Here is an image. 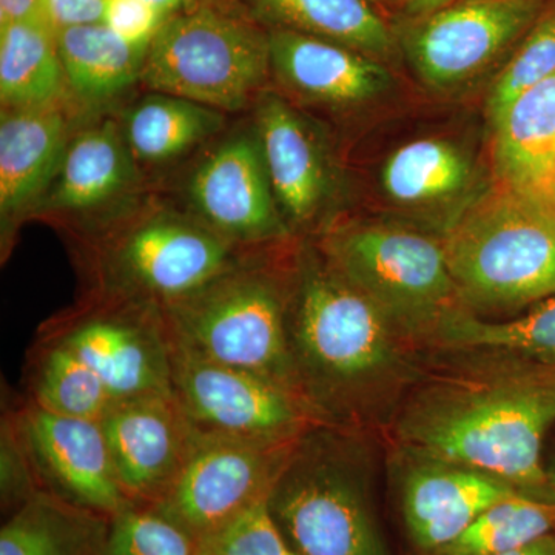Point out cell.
Segmentation results:
<instances>
[{"label": "cell", "mask_w": 555, "mask_h": 555, "mask_svg": "<svg viewBox=\"0 0 555 555\" xmlns=\"http://www.w3.org/2000/svg\"><path fill=\"white\" fill-rule=\"evenodd\" d=\"M426 374L382 437L389 448L473 467L555 503L543 466L555 379L495 358L426 356Z\"/></svg>", "instance_id": "cell-1"}, {"label": "cell", "mask_w": 555, "mask_h": 555, "mask_svg": "<svg viewBox=\"0 0 555 555\" xmlns=\"http://www.w3.org/2000/svg\"><path fill=\"white\" fill-rule=\"evenodd\" d=\"M287 338L299 396L323 425L382 436L426 374L425 356L318 247L291 266Z\"/></svg>", "instance_id": "cell-2"}, {"label": "cell", "mask_w": 555, "mask_h": 555, "mask_svg": "<svg viewBox=\"0 0 555 555\" xmlns=\"http://www.w3.org/2000/svg\"><path fill=\"white\" fill-rule=\"evenodd\" d=\"M377 436L318 425L295 447L269 507L297 555H392L374 505Z\"/></svg>", "instance_id": "cell-3"}, {"label": "cell", "mask_w": 555, "mask_h": 555, "mask_svg": "<svg viewBox=\"0 0 555 555\" xmlns=\"http://www.w3.org/2000/svg\"><path fill=\"white\" fill-rule=\"evenodd\" d=\"M441 238L460 301L474 315L528 309L555 295V210L543 201L496 182Z\"/></svg>", "instance_id": "cell-4"}, {"label": "cell", "mask_w": 555, "mask_h": 555, "mask_svg": "<svg viewBox=\"0 0 555 555\" xmlns=\"http://www.w3.org/2000/svg\"><path fill=\"white\" fill-rule=\"evenodd\" d=\"M318 248L422 356L438 328L466 310L441 236L397 222L353 221L328 230Z\"/></svg>", "instance_id": "cell-5"}, {"label": "cell", "mask_w": 555, "mask_h": 555, "mask_svg": "<svg viewBox=\"0 0 555 555\" xmlns=\"http://www.w3.org/2000/svg\"><path fill=\"white\" fill-rule=\"evenodd\" d=\"M288 284L291 268L244 257L195 294L163 308L171 339L193 356L254 372L301 398L288 353Z\"/></svg>", "instance_id": "cell-6"}, {"label": "cell", "mask_w": 555, "mask_h": 555, "mask_svg": "<svg viewBox=\"0 0 555 555\" xmlns=\"http://www.w3.org/2000/svg\"><path fill=\"white\" fill-rule=\"evenodd\" d=\"M270 68L269 35L203 3L164 22L141 80L156 93L236 112L257 94Z\"/></svg>", "instance_id": "cell-7"}, {"label": "cell", "mask_w": 555, "mask_h": 555, "mask_svg": "<svg viewBox=\"0 0 555 555\" xmlns=\"http://www.w3.org/2000/svg\"><path fill=\"white\" fill-rule=\"evenodd\" d=\"M243 258L240 246L206 224L177 217L145 219L102 244L98 298L166 308L207 286Z\"/></svg>", "instance_id": "cell-8"}, {"label": "cell", "mask_w": 555, "mask_h": 555, "mask_svg": "<svg viewBox=\"0 0 555 555\" xmlns=\"http://www.w3.org/2000/svg\"><path fill=\"white\" fill-rule=\"evenodd\" d=\"M39 338L72 349L116 401L171 392L173 339L158 305L96 298L47 323Z\"/></svg>", "instance_id": "cell-9"}, {"label": "cell", "mask_w": 555, "mask_h": 555, "mask_svg": "<svg viewBox=\"0 0 555 555\" xmlns=\"http://www.w3.org/2000/svg\"><path fill=\"white\" fill-rule=\"evenodd\" d=\"M171 392L201 436L291 441L323 423L287 387L173 343Z\"/></svg>", "instance_id": "cell-10"}, {"label": "cell", "mask_w": 555, "mask_h": 555, "mask_svg": "<svg viewBox=\"0 0 555 555\" xmlns=\"http://www.w3.org/2000/svg\"><path fill=\"white\" fill-rule=\"evenodd\" d=\"M299 438L264 441L203 436L184 473L155 507L201 542L269 496Z\"/></svg>", "instance_id": "cell-11"}, {"label": "cell", "mask_w": 555, "mask_h": 555, "mask_svg": "<svg viewBox=\"0 0 555 555\" xmlns=\"http://www.w3.org/2000/svg\"><path fill=\"white\" fill-rule=\"evenodd\" d=\"M545 11V0H459L416 17L404 50L418 78L451 90L485 72Z\"/></svg>", "instance_id": "cell-12"}, {"label": "cell", "mask_w": 555, "mask_h": 555, "mask_svg": "<svg viewBox=\"0 0 555 555\" xmlns=\"http://www.w3.org/2000/svg\"><path fill=\"white\" fill-rule=\"evenodd\" d=\"M9 408L40 491L107 517L130 505L101 422L53 414L25 398Z\"/></svg>", "instance_id": "cell-13"}, {"label": "cell", "mask_w": 555, "mask_h": 555, "mask_svg": "<svg viewBox=\"0 0 555 555\" xmlns=\"http://www.w3.org/2000/svg\"><path fill=\"white\" fill-rule=\"evenodd\" d=\"M101 425L120 488L138 505L169 494L203 438L173 392L115 401Z\"/></svg>", "instance_id": "cell-14"}, {"label": "cell", "mask_w": 555, "mask_h": 555, "mask_svg": "<svg viewBox=\"0 0 555 555\" xmlns=\"http://www.w3.org/2000/svg\"><path fill=\"white\" fill-rule=\"evenodd\" d=\"M404 531L416 555H429L456 539L486 509L524 494L494 476L443 460L389 448Z\"/></svg>", "instance_id": "cell-15"}, {"label": "cell", "mask_w": 555, "mask_h": 555, "mask_svg": "<svg viewBox=\"0 0 555 555\" xmlns=\"http://www.w3.org/2000/svg\"><path fill=\"white\" fill-rule=\"evenodd\" d=\"M190 198L204 224L236 246L287 236L258 139L235 138L211 153L190 182Z\"/></svg>", "instance_id": "cell-16"}, {"label": "cell", "mask_w": 555, "mask_h": 555, "mask_svg": "<svg viewBox=\"0 0 555 555\" xmlns=\"http://www.w3.org/2000/svg\"><path fill=\"white\" fill-rule=\"evenodd\" d=\"M269 43L278 78L310 101L358 107L392 89V76L382 62L334 40L275 28Z\"/></svg>", "instance_id": "cell-17"}, {"label": "cell", "mask_w": 555, "mask_h": 555, "mask_svg": "<svg viewBox=\"0 0 555 555\" xmlns=\"http://www.w3.org/2000/svg\"><path fill=\"white\" fill-rule=\"evenodd\" d=\"M257 126L276 203L295 224H309L320 214L328 192L326 158L315 134L275 94H266L259 102Z\"/></svg>", "instance_id": "cell-18"}, {"label": "cell", "mask_w": 555, "mask_h": 555, "mask_svg": "<svg viewBox=\"0 0 555 555\" xmlns=\"http://www.w3.org/2000/svg\"><path fill=\"white\" fill-rule=\"evenodd\" d=\"M492 130L496 182L553 207L555 73L521 94Z\"/></svg>", "instance_id": "cell-19"}, {"label": "cell", "mask_w": 555, "mask_h": 555, "mask_svg": "<svg viewBox=\"0 0 555 555\" xmlns=\"http://www.w3.org/2000/svg\"><path fill=\"white\" fill-rule=\"evenodd\" d=\"M65 119L54 104L3 108L0 124V214L3 229L56 178Z\"/></svg>", "instance_id": "cell-20"}, {"label": "cell", "mask_w": 555, "mask_h": 555, "mask_svg": "<svg viewBox=\"0 0 555 555\" xmlns=\"http://www.w3.org/2000/svg\"><path fill=\"white\" fill-rule=\"evenodd\" d=\"M425 356L495 358L555 366V295L509 320H485L463 310L438 328Z\"/></svg>", "instance_id": "cell-21"}, {"label": "cell", "mask_w": 555, "mask_h": 555, "mask_svg": "<svg viewBox=\"0 0 555 555\" xmlns=\"http://www.w3.org/2000/svg\"><path fill=\"white\" fill-rule=\"evenodd\" d=\"M109 517L39 491L0 529V555H101Z\"/></svg>", "instance_id": "cell-22"}, {"label": "cell", "mask_w": 555, "mask_h": 555, "mask_svg": "<svg viewBox=\"0 0 555 555\" xmlns=\"http://www.w3.org/2000/svg\"><path fill=\"white\" fill-rule=\"evenodd\" d=\"M383 192L403 207H433L465 195L476 179L473 158L455 142L414 139L383 164Z\"/></svg>", "instance_id": "cell-23"}, {"label": "cell", "mask_w": 555, "mask_h": 555, "mask_svg": "<svg viewBox=\"0 0 555 555\" xmlns=\"http://www.w3.org/2000/svg\"><path fill=\"white\" fill-rule=\"evenodd\" d=\"M255 13L286 28L343 43L382 61L396 47L372 0H244Z\"/></svg>", "instance_id": "cell-24"}, {"label": "cell", "mask_w": 555, "mask_h": 555, "mask_svg": "<svg viewBox=\"0 0 555 555\" xmlns=\"http://www.w3.org/2000/svg\"><path fill=\"white\" fill-rule=\"evenodd\" d=\"M131 158L126 137L112 120L83 131L65 150L51 206L82 210L107 203L129 185Z\"/></svg>", "instance_id": "cell-25"}, {"label": "cell", "mask_w": 555, "mask_h": 555, "mask_svg": "<svg viewBox=\"0 0 555 555\" xmlns=\"http://www.w3.org/2000/svg\"><path fill=\"white\" fill-rule=\"evenodd\" d=\"M25 390V400L43 411L93 422H102L116 401L72 349L39 337L27 357Z\"/></svg>", "instance_id": "cell-26"}, {"label": "cell", "mask_w": 555, "mask_h": 555, "mask_svg": "<svg viewBox=\"0 0 555 555\" xmlns=\"http://www.w3.org/2000/svg\"><path fill=\"white\" fill-rule=\"evenodd\" d=\"M65 79L56 35L43 17L0 27V98L3 108L54 104Z\"/></svg>", "instance_id": "cell-27"}, {"label": "cell", "mask_w": 555, "mask_h": 555, "mask_svg": "<svg viewBox=\"0 0 555 555\" xmlns=\"http://www.w3.org/2000/svg\"><path fill=\"white\" fill-rule=\"evenodd\" d=\"M65 79L83 100L104 101L141 79L149 49L119 38L105 24L56 33Z\"/></svg>", "instance_id": "cell-28"}, {"label": "cell", "mask_w": 555, "mask_h": 555, "mask_svg": "<svg viewBox=\"0 0 555 555\" xmlns=\"http://www.w3.org/2000/svg\"><path fill=\"white\" fill-rule=\"evenodd\" d=\"M222 120L218 109L158 93L131 108L124 137L134 159L167 163L217 133Z\"/></svg>", "instance_id": "cell-29"}, {"label": "cell", "mask_w": 555, "mask_h": 555, "mask_svg": "<svg viewBox=\"0 0 555 555\" xmlns=\"http://www.w3.org/2000/svg\"><path fill=\"white\" fill-rule=\"evenodd\" d=\"M555 532V503L526 494L486 509L451 543L429 555H502Z\"/></svg>", "instance_id": "cell-30"}, {"label": "cell", "mask_w": 555, "mask_h": 555, "mask_svg": "<svg viewBox=\"0 0 555 555\" xmlns=\"http://www.w3.org/2000/svg\"><path fill=\"white\" fill-rule=\"evenodd\" d=\"M555 73V5L526 33L520 47L496 76L486 101V115L491 127L502 120L507 109L532 87Z\"/></svg>", "instance_id": "cell-31"}, {"label": "cell", "mask_w": 555, "mask_h": 555, "mask_svg": "<svg viewBox=\"0 0 555 555\" xmlns=\"http://www.w3.org/2000/svg\"><path fill=\"white\" fill-rule=\"evenodd\" d=\"M199 542L155 506L130 503L109 517L101 555H198Z\"/></svg>", "instance_id": "cell-32"}, {"label": "cell", "mask_w": 555, "mask_h": 555, "mask_svg": "<svg viewBox=\"0 0 555 555\" xmlns=\"http://www.w3.org/2000/svg\"><path fill=\"white\" fill-rule=\"evenodd\" d=\"M204 555H297L270 513L269 496L199 542Z\"/></svg>", "instance_id": "cell-33"}, {"label": "cell", "mask_w": 555, "mask_h": 555, "mask_svg": "<svg viewBox=\"0 0 555 555\" xmlns=\"http://www.w3.org/2000/svg\"><path fill=\"white\" fill-rule=\"evenodd\" d=\"M40 486L17 430L10 408L3 409L0 423V500L2 509L14 513L38 494Z\"/></svg>", "instance_id": "cell-34"}, {"label": "cell", "mask_w": 555, "mask_h": 555, "mask_svg": "<svg viewBox=\"0 0 555 555\" xmlns=\"http://www.w3.org/2000/svg\"><path fill=\"white\" fill-rule=\"evenodd\" d=\"M167 20L145 0H109L105 25L131 46L149 49Z\"/></svg>", "instance_id": "cell-35"}, {"label": "cell", "mask_w": 555, "mask_h": 555, "mask_svg": "<svg viewBox=\"0 0 555 555\" xmlns=\"http://www.w3.org/2000/svg\"><path fill=\"white\" fill-rule=\"evenodd\" d=\"M109 0H42V17L54 35L67 28L105 24Z\"/></svg>", "instance_id": "cell-36"}, {"label": "cell", "mask_w": 555, "mask_h": 555, "mask_svg": "<svg viewBox=\"0 0 555 555\" xmlns=\"http://www.w3.org/2000/svg\"><path fill=\"white\" fill-rule=\"evenodd\" d=\"M42 17V0H0V27Z\"/></svg>", "instance_id": "cell-37"}, {"label": "cell", "mask_w": 555, "mask_h": 555, "mask_svg": "<svg viewBox=\"0 0 555 555\" xmlns=\"http://www.w3.org/2000/svg\"><path fill=\"white\" fill-rule=\"evenodd\" d=\"M502 555H555V532L540 537Z\"/></svg>", "instance_id": "cell-38"}, {"label": "cell", "mask_w": 555, "mask_h": 555, "mask_svg": "<svg viewBox=\"0 0 555 555\" xmlns=\"http://www.w3.org/2000/svg\"><path fill=\"white\" fill-rule=\"evenodd\" d=\"M459 0H403L404 10L416 17L427 16L441 9L452 5Z\"/></svg>", "instance_id": "cell-39"}, {"label": "cell", "mask_w": 555, "mask_h": 555, "mask_svg": "<svg viewBox=\"0 0 555 555\" xmlns=\"http://www.w3.org/2000/svg\"><path fill=\"white\" fill-rule=\"evenodd\" d=\"M145 2L152 3L153 7H156V9H158L160 13L166 14L167 17L203 5L201 0H145Z\"/></svg>", "instance_id": "cell-40"}, {"label": "cell", "mask_w": 555, "mask_h": 555, "mask_svg": "<svg viewBox=\"0 0 555 555\" xmlns=\"http://www.w3.org/2000/svg\"><path fill=\"white\" fill-rule=\"evenodd\" d=\"M543 466H545L547 481H550L551 488H553L555 492V436L551 448H545V454H543Z\"/></svg>", "instance_id": "cell-41"}, {"label": "cell", "mask_w": 555, "mask_h": 555, "mask_svg": "<svg viewBox=\"0 0 555 555\" xmlns=\"http://www.w3.org/2000/svg\"><path fill=\"white\" fill-rule=\"evenodd\" d=\"M535 366V364H534ZM540 369V371L543 372V374L547 375V377H551L555 379V366H537Z\"/></svg>", "instance_id": "cell-42"}, {"label": "cell", "mask_w": 555, "mask_h": 555, "mask_svg": "<svg viewBox=\"0 0 555 555\" xmlns=\"http://www.w3.org/2000/svg\"><path fill=\"white\" fill-rule=\"evenodd\" d=\"M551 204H553V207L555 210V181H554V189H553V199H551Z\"/></svg>", "instance_id": "cell-43"}, {"label": "cell", "mask_w": 555, "mask_h": 555, "mask_svg": "<svg viewBox=\"0 0 555 555\" xmlns=\"http://www.w3.org/2000/svg\"><path fill=\"white\" fill-rule=\"evenodd\" d=\"M198 555H204V554H201V553H199Z\"/></svg>", "instance_id": "cell-44"}]
</instances>
